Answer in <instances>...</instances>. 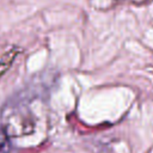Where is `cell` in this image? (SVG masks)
I'll return each instance as SVG.
<instances>
[{
	"mask_svg": "<svg viewBox=\"0 0 153 153\" xmlns=\"http://www.w3.org/2000/svg\"><path fill=\"white\" fill-rule=\"evenodd\" d=\"M11 149V143L7 137L6 130L0 127V153H8Z\"/></svg>",
	"mask_w": 153,
	"mask_h": 153,
	"instance_id": "cell-1",
	"label": "cell"
}]
</instances>
